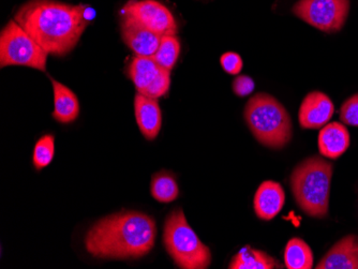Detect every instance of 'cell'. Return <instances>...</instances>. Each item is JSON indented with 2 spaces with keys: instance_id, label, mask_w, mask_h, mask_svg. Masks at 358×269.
Masks as SVG:
<instances>
[{
  "instance_id": "obj_1",
  "label": "cell",
  "mask_w": 358,
  "mask_h": 269,
  "mask_svg": "<svg viewBox=\"0 0 358 269\" xmlns=\"http://www.w3.org/2000/svg\"><path fill=\"white\" fill-rule=\"evenodd\" d=\"M83 5H68L57 0H29L19 8L14 21L48 55L71 53L90 21Z\"/></svg>"
},
{
  "instance_id": "obj_2",
  "label": "cell",
  "mask_w": 358,
  "mask_h": 269,
  "mask_svg": "<svg viewBox=\"0 0 358 269\" xmlns=\"http://www.w3.org/2000/svg\"><path fill=\"white\" fill-rule=\"evenodd\" d=\"M154 219L140 212H122L96 221L85 237V248L94 258L140 259L156 242Z\"/></svg>"
},
{
  "instance_id": "obj_3",
  "label": "cell",
  "mask_w": 358,
  "mask_h": 269,
  "mask_svg": "<svg viewBox=\"0 0 358 269\" xmlns=\"http://www.w3.org/2000/svg\"><path fill=\"white\" fill-rule=\"evenodd\" d=\"M333 173V164L319 156L307 158L292 170V194L299 208L308 216L323 219L329 215Z\"/></svg>"
},
{
  "instance_id": "obj_4",
  "label": "cell",
  "mask_w": 358,
  "mask_h": 269,
  "mask_svg": "<svg viewBox=\"0 0 358 269\" xmlns=\"http://www.w3.org/2000/svg\"><path fill=\"white\" fill-rule=\"evenodd\" d=\"M243 118L261 145L281 150L291 142L293 124L287 108L271 94L259 92L247 102Z\"/></svg>"
},
{
  "instance_id": "obj_5",
  "label": "cell",
  "mask_w": 358,
  "mask_h": 269,
  "mask_svg": "<svg viewBox=\"0 0 358 269\" xmlns=\"http://www.w3.org/2000/svg\"><path fill=\"white\" fill-rule=\"evenodd\" d=\"M164 244L179 268L206 269L210 266V250L192 230L180 208L173 210L164 222Z\"/></svg>"
},
{
  "instance_id": "obj_6",
  "label": "cell",
  "mask_w": 358,
  "mask_h": 269,
  "mask_svg": "<svg viewBox=\"0 0 358 269\" xmlns=\"http://www.w3.org/2000/svg\"><path fill=\"white\" fill-rule=\"evenodd\" d=\"M48 54L14 20L0 34V67L24 66L44 72Z\"/></svg>"
},
{
  "instance_id": "obj_7",
  "label": "cell",
  "mask_w": 358,
  "mask_h": 269,
  "mask_svg": "<svg viewBox=\"0 0 358 269\" xmlns=\"http://www.w3.org/2000/svg\"><path fill=\"white\" fill-rule=\"evenodd\" d=\"M292 12L323 33H338L349 15L350 0H299Z\"/></svg>"
},
{
  "instance_id": "obj_8",
  "label": "cell",
  "mask_w": 358,
  "mask_h": 269,
  "mask_svg": "<svg viewBox=\"0 0 358 269\" xmlns=\"http://www.w3.org/2000/svg\"><path fill=\"white\" fill-rule=\"evenodd\" d=\"M122 10L126 15L134 17L161 37L177 34V23L172 12L157 0H129Z\"/></svg>"
},
{
  "instance_id": "obj_9",
  "label": "cell",
  "mask_w": 358,
  "mask_h": 269,
  "mask_svg": "<svg viewBox=\"0 0 358 269\" xmlns=\"http://www.w3.org/2000/svg\"><path fill=\"white\" fill-rule=\"evenodd\" d=\"M122 38L124 44L138 56L152 57L158 50L161 36L145 27L134 17L126 15L120 21Z\"/></svg>"
},
{
  "instance_id": "obj_10",
  "label": "cell",
  "mask_w": 358,
  "mask_h": 269,
  "mask_svg": "<svg viewBox=\"0 0 358 269\" xmlns=\"http://www.w3.org/2000/svg\"><path fill=\"white\" fill-rule=\"evenodd\" d=\"M335 113L333 101L327 94L313 92L303 98L299 110L301 128L308 130L322 129Z\"/></svg>"
},
{
  "instance_id": "obj_11",
  "label": "cell",
  "mask_w": 358,
  "mask_h": 269,
  "mask_svg": "<svg viewBox=\"0 0 358 269\" xmlns=\"http://www.w3.org/2000/svg\"><path fill=\"white\" fill-rule=\"evenodd\" d=\"M285 194L282 186L273 180L259 184L253 200L255 215L261 220L271 221L278 216L285 206Z\"/></svg>"
},
{
  "instance_id": "obj_12",
  "label": "cell",
  "mask_w": 358,
  "mask_h": 269,
  "mask_svg": "<svg viewBox=\"0 0 358 269\" xmlns=\"http://www.w3.org/2000/svg\"><path fill=\"white\" fill-rule=\"evenodd\" d=\"M134 115L143 136L148 140H156L162 126V113L158 100L136 92Z\"/></svg>"
},
{
  "instance_id": "obj_13",
  "label": "cell",
  "mask_w": 358,
  "mask_h": 269,
  "mask_svg": "<svg viewBox=\"0 0 358 269\" xmlns=\"http://www.w3.org/2000/svg\"><path fill=\"white\" fill-rule=\"evenodd\" d=\"M315 268L358 269V236L348 235L336 242Z\"/></svg>"
},
{
  "instance_id": "obj_14",
  "label": "cell",
  "mask_w": 358,
  "mask_h": 269,
  "mask_svg": "<svg viewBox=\"0 0 358 269\" xmlns=\"http://www.w3.org/2000/svg\"><path fill=\"white\" fill-rule=\"evenodd\" d=\"M351 138L345 124L329 122L322 128L317 138L319 152L324 158L336 160L350 147Z\"/></svg>"
},
{
  "instance_id": "obj_15",
  "label": "cell",
  "mask_w": 358,
  "mask_h": 269,
  "mask_svg": "<svg viewBox=\"0 0 358 269\" xmlns=\"http://www.w3.org/2000/svg\"><path fill=\"white\" fill-rule=\"evenodd\" d=\"M54 92L53 117L60 124H71L80 115V102L67 86L51 78Z\"/></svg>"
},
{
  "instance_id": "obj_16",
  "label": "cell",
  "mask_w": 358,
  "mask_h": 269,
  "mask_svg": "<svg viewBox=\"0 0 358 269\" xmlns=\"http://www.w3.org/2000/svg\"><path fill=\"white\" fill-rule=\"evenodd\" d=\"M160 70V66L155 61L154 58L136 55L129 65L127 74L134 82L138 92L143 94L154 83Z\"/></svg>"
},
{
  "instance_id": "obj_17",
  "label": "cell",
  "mask_w": 358,
  "mask_h": 269,
  "mask_svg": "<svg viewBox=\"0 0 358 269\" xmlns=\"http://www.w3.org/2000/svg\"><path fill=\"white\" fill-rule=\"evenodd\" d=\"M279 263L264 251L245 246L235 254L229 264L230 269H273L279 268Z\"/></svg>"
},
{
  "instance_id": "obj_18",
  "label": "cell",
  "mask_w": 358,
  "mask_h": 269,
  "mask_svg": "<svg viewBox=\"0 0 358 269\" xmlns=\"http://www.w3.org/2000/svg\"><path fill=\"white\" fill-rule=\"evenodd\" d=\"M285 264L287 269H311L313 253L310 247L301 238H292L285 250Z\"/></svg>"
},
{
  "instance_id": "obj_19",
  "label": "cell",
  "mask_w": 358,
  "mask_h": 269,
  "mask_svg": "<svg viewBox=\"0 0 358 269\" xmlns=\"http://www.w3.org/2000/svg\"><path fill=\"white\" fill-rule=\"evenodd\" d=\"M150 194L160 203L174 202L179 196V188L174 176L169 172H159L152 177Z\"/></svg>"
},
{
  "instance_id": "obj_20",
  "label": "cell",
  "mask_w": 358,
  "mask_h": 269,
  "mask_svg": "<svg viewBox=\"0 0 358 269\" xmlns=\"http://www.w3.org/2000/svg\"><path fill=\"white\" fill-rule=\"evenodd\" d=\"M180 53V43L175 36H164L155 55V61L166 70H172Z\"/></svg>"
},
{
  "instance_id": "obj_21",
  "label": "cell",
  "mask_w": 358,
  "mask_h": 269,
  "mask_svg": "<svg viewBox=\"0 0 358 269\" xmlns=\"http://www.w3.org/2000/svg\"><path fill=\"white\" fill-rule=\"evenodd\" d=\"M55 154V138L52 134H46L38 140L32 154V163L36 170H41L51 164Z\"/></svg>"
},
{
  "instance_id": "obj_22",
  "label": "cell",
  "mask_w": 358,
  "mask_h": 269,
  "mask_svg": "<svg viewBox=\"0 0 358 269\" xmlns=\"http://www.w3.org/2000/svg\"><path fill=\"white\" fill-rule=\"evenodd\" d=\"M170 86L171 71L164 69V68H161L154 83L148 89L145 90L142 94H145V96L150 98H154V99H159V98L164 97V94H168Z\"/></svg>"
},
{
  "instance_id": "obj_23",
  "label": "cell",
  "mask_w": 358,
  "mask_h": 269,
  "mask_svg": "<svg viewBox=\"0 0 358 269\" xmlns=\"http://www.w3.org/2000/svg\"><path fill=\"white\" fill-rule=\"evenodd\" d=\"M340 120L343 124L358 126V94L345 100L340 108Z\"/></svg>"
},
{
  "instance_id": "obj_24",
  "label": "cell",
  "mask_w": 358,
  "mask_h": 269,
  "mask_svg": "<svg viewBox=\"0 0 358 269\" xmlns=\"http://www.w3.org/2000/svg\"><path fill=\"white\" fill-rule=\"evenodd\" d=\"M220 65L227 73L237 75L243 70V62L238 54L235 52H227L220 57Z\"/></svg>"
},
{
  "instance_id": "obj_25",
  "label": "cell",
  "mask_w": 358,
  "mask_h": 269,
  "mask_svg": "<svg viewBox=\"0 0 358 269\" xmlns=\"http://www.w3.org/2000/svg\"><path fill=\"white\" fill-rule=\"evenodd\" d=\"M233 92L237 97H247L252 94L255 84L252 78L248 75H238L233 81Z\"/></svg>"
}]
</instances>
